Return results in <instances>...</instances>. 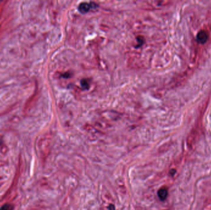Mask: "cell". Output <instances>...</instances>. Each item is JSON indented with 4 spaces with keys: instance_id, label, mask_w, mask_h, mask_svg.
Returning <instances> with one entry per match:
<instances>
[{
    "instance_id": "1",
    "label": "cell",
    "mask_w": 211,
    "mask_h": 210,
    "mask_svg": "<svg viewBox=\"0 0 211 210\" xmlns=\"http://www.w3.org/2000/svg\"><path fill=\"white\" fill-rule=\"evenodd\" d=\"M209 38V34L207 31L206 30H201L198 32V33L197 34L196 36V39L199 43L204 44L207 41Z\"/></svg>"
},
{
    "instance_id": "2",
    "label": "cell",
    "mask_w": 211,
    "mask_h": 210,
    "mask_svg": "<svg viewBox=\"0 0 211 210\" xmlns=\"http://www.w3.org/2000/svg\"><path fill=\"white\" fill-rule=\"evenodd\" d=\"M158 195L159 199L161 201H164L168 195V191L167 189V188L165 187H162L158 192Z\"/></svg>"
},
{
    "instance_id": "3",
    "label": "cell",
    "mask_w": 211,
    "mask_h": 210,
    "mask_svg": "<svg viewBox=\"0 0 211 210\" xmlns=\"http://www.w3.org/2000/svg\"><path fill=\"white\" fill-rule=\"evenodd\" d=\"M91 3H82L79 6V9L81 12L85 13L87 12L91 8Z\"/></svg>"
},
{
    "instance_id": "4",
    "label": "cell",
    "mask_w": 211,
    "mask_h": 210,
    "mask_svg": "<svg viewBox=\"0 0 211 210\" xmlns=\"http://www.w3.org/2000/svg\"><path fill=\"white\" fill-rule=\"evenodd\" d=\"M13 209H14L13 205L9 204H6L1 207L0 210H13Z\"/></svg>"
}]
</instances>
